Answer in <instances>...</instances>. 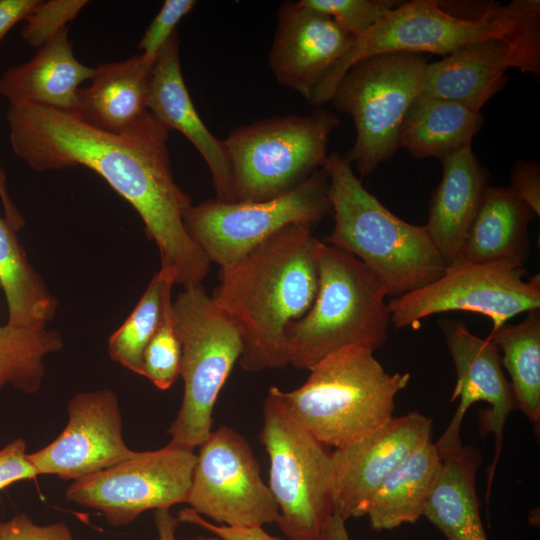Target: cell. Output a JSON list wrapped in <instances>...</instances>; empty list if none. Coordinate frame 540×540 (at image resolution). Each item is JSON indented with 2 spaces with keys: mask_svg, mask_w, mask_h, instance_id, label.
<instances>
[{
  "mask_svg": "<svg viewBox=\"0 0 540 540\" xmlns=\"http://www.w3.org/2000/svg\"><path fill=\"white\" fill-rule=\"evenodd\" d=\"M155 61L140 53L97 66L92 83L79 89L73 112L99 129L126 130L148 111Z\"/></svg>",
  "mask_w": 540,
  "mask_h": 540,
  "instance_id": "obj_22",
  "label": "cell"
},
{
  "mask_svg": "<svg viewBox=\"0 0 540 540\" xmlns=\"http://www.w3.org/2000/svg\"><path fill=\"white\" fill-rule=\"evenodd\" d=\"M259 440L269 457L268 487L288 540H319L334 514V466L329 447L287 410L271 387L262 407Z\"/></svg>",
  "mask_w": 540,
  "mask_h": 540,
  "instance_id": "obj_9",
  "label": "cell"
},
{
  "mask_svg": "<svg viewBox=\"0 0 540 540\" xmlns=\"http://www.w3.org/2000/svg\"><path fill=\"white\" fill-rule=\"evenodd\" d=\"M503 352L502 366L511 378L517 409L539 430L540 424V310L528 312L516 325H503L489 337Z\"/></svg>",
  "mask_w": 540,
  "mask_h": 540,
  "instance_id": "obj_29",
  "label": "cell"
},
{
  "mask_svg": "<svg viewBox=\"0 0 540 540\" xmlns=\"http://www.w3.org/2000/svg\"><path fill=\"white\" fill-rule=\"evenodd\" d=\"M26 447L24 439L16 438L0 449V490L38 476L27 458Z\"/></svg>",
  "mask_w": 540,
  "mask_h": 540,
  "instance_id": "obj_37",
  "label": "cell"
},
{
  "mask_svg": "<svg viewBox=\"0 0 540 540\" xmlns=\"http://www.w3.org/2000/svg\"><path fill=\"white\" fill-rule=\"evenodd\" d=\"M39 0H0V41L7 32L29 14Z\"/></svg>",
  "mask_w": 540,
  "mask_h": 540,
  "instance_id": "obj_40",
  "label": "cell"
},
{
  "mask_svg": "<svg viewBox=\"0 0 540 540\" xmlns=\"http://www.w3.org/2000/svg\"><path fill=\"white\" fill-rule=\"evenodd\" d=\"M448 351L456 370V384L451 401L459 400L449 425L435 442L438 449H446L461 443L460 430L468 409L476 402L484 401L489 408L479 413L480 433L492 434L495 452L488 470L486 501L498 460L502 452L506 421L517 409L510 382L503 373L501 355L494 342L471 333L460 321H439Z\"/></svg>",
  "mask_w": 540,
  "mask_h": 540,
  "instance_id": "obj_15",
  "label": "cell"
},
{
  "mask_svg": "<svg viewBox=\"0 0 540 540\" xmlns=\"http://www.w3.org/2000/svg\"><path fill=\"white\" fill-rule=\"evenodd\" d=\"M181 342V407L167 433L170 444L194 450L211 433L218 395L243 352L241 334L202 285L183 288L172 301Z\"/></svg>",
  "mask_w": 540,
  "mask_h": 540,
  "instance_id": "obj_8",
  "label": "cell"
},
{
  "mask_svg": "<svg viewBox=\"0 0 540 540\" xmlns=\"http://www.w3.org/2000/svg\"><path fill=\"white\" fill-rule=\"evenodd\" d=\"M154 523L158 535L157 540H176V530L180 522L170 513L169 509L155 510Z\"/></svg>",
  "mask_w": 540,
  "mask_h": 540,
  "instance_id": "obj_42",
  "label": "cell"
},
{
  "mask_svg": "<svg viewBox=\"0 0 540 540\" xmlns=\"http://www.w3.org/2000/svg\"><path fill=\"white\" fill-rule=\"evenodd\" d=\"M88 3L87 0H39L24 18L21 38L30 46L41 48L67 28L66 24L73 21Z\"/></svg>",
  "mask_w": 540,
  "mask_h": 540,
  "instance_id": "obj_34",
  "label": "cell"
},
{
  "mask_svg": "<svg viewBox=\"0 0 540 540\" xmlns=\"http://www.w3.org/2000/svg\"><path fill=\"white\" fill-rule=\"evenodd\" d=\"M523 264L458 259L432 283L392 298L387 303L390 323L396 329H417L431 315L467 311L490 318L495 331L516 315L540 308L539 274L525 281Z\"/></svg>",
  "mask_w": 540,
  "mask_h": 540,
  "instance_id": "obj_12",
  "label": "cell"
},
{
  "mask_svg": "<svg viewBox=\"0 0 540 540\" xmlns=\"http://www.w3.org/2000/svg\"><path fill=\"white\" fill-rule=\"evenodd\" d=\"M68 421L59 436L27 458L38 475L77 480L134 457L122 436V418L111 389L81 392L67 405Z\"/></svg>",
  "mask_w": 540,
  "mask_h": 540,
  "instance_id": "obj_16",
  "label": "cell"
},
{
  "mask_svg": "<svg viewBox=\"0 0 540 540\" xmlns=\"http://www.w3.org/2000/svg\"><path fill=\"white\" fill-rule=\"evenodd\" d=\"M335 113L316 108L308 115L277 116L237 127L223 140L233 202L282 196L321 169Z\"/></svg>",
  "mask_w": 540,
  "mask_h": 540,
  "instance_id": "obj_7",
  "label": "cell"
},
{
  "mask_svg": "<svg viewBox=\"0 0 540 540\" xmlns=\"http://www.w3.org/2000/svg\"><path fill=\"white\" fill-rule=\"evenodd\" d=\"M319 540H351L346 521L334 512L325 523Z\"/></svg>",
  "mask_w": 540,
  "mask_h": 540,
  "instance_id": "obj_43",
  "label": "cell"
},
{
  "mask_svg": "<svg viewBox=\"0 0 540 540\" xmlns=\"http://www.w3.org/2000/svg\"><path fill=\"white\" fill-rule=\"evenodd\" d=\"M177 31L160 50L153 68L148 111L168 130L183 134L209 167L215 199L232 203L230 168L223 140L199 116L186 87L180 64Z\"/></svg>",
  "mask_w": 540,
  "mask_h": 540,
  "instance_id": "obj_20",
  "label": "cell"
},
{
  "mask_svg": "<svg viewBox=\"0 0 540 540\" xmlns=\"http://www.w3.org/2000/svg\"><path fill=\"white\" fill-rule=\"evenodd\" d=\"M438 453L441 464L422 517L447 540H488L476 494V473L482 460L479 449L461 442Z\"/></svg>",
  "mask_w": 540,
  "mask_h": 540,
  "instance_id": "obj_24",
  "label": "cell"
},
{
  "mask_svg": "<svg viewBox=\"0 0 540 540\" xmlns=\"http://www.w3.org/2000/svg\"><path fill=\"white\" fill-rule=\"evenodd\" d=\"M94 72L95 68L82 64L74 56L65 28L29 61L2 74L0 94L8 102H30L73 111L80 84L92 79Z\"/></svg>",
  "mask_w": 540,
  "mask_h": 540,
  "instance_id": "obj_23",
  "label": "cell"
},
{
  "mask_svg": "<svg viewBox=\"0 0 540 540\" xmlns=\"http://www.w3.org/2000/svg\"><path fill=\"white\" fill-rule=\"evenodd\" d=\"M355 41V37L329 15L298 1H287L277 10L268 64L279 83L296 91L309 103Z\"/></svg>",
  "mask_w": 540,
  "mask_h": 540,
  "instance_id": "obj_18",
  "label": "cell"
},
{
  "mask_svg": "<svg viewBox=\"0 0 540 540\" xmlns=\"http://www.w3.org/2000/svg\"><path fill=\"white\" fill-rule=\"evenodd\" d=\"M63 345L61 334L46 326L0 325V392L10 385L26 394L37 393L45 375L44 358Z\"/></svg>",
  "mask_w": 540,
  "mask_h": 540,
  "instance_id": "obj_30",
  "label": "cell"
},
{
  "mask_svg": "<svg viewBox=\"0 0 540 540\" xmlns=\"http://www.w3.org/2000/svg\"><path fill=\"white\" fill-rule=\"evenodd\" d=\"M0 199L4 208V217L15 232L24 226V218L11 200L6 184L5 172L0 163Z\"/></svg>",
  "mask_w": 540,
  "mask_h": 540,
  "instance_id": "obj_41",
  "label": "cell"
},
{
  "mask_svg": "<svg viewBox=\"0 0 540 540\" xmlns=\"http://www.w3.org/2000/svg\"><path fill=\"white\" fill-rule=\"evenodd\" d=\"M539 75L515 48L499 39L469 43L442 60L428 63L420 95L449 100L480 112L507 84L506 71Z\"/></svg>",
  "mask_w": 540,
  "mask_h": 540,
  "instance_id": "obj_19",
  "label": "cell"
},
{
  "mask_svg": "<svg viewBox=\"0 0 540 540\" xmlns=\"http://www.w3.org/2000/svg\"><path fill=\"white\" fill-rule=\"evenodd\" d=\"M6 119L17 157L37 172L77 165L96 172L137 211L174 284L202 285L210 261L184 225L192 200L173 177L169 130L149 111L120 133L30 102L9 101Z\"/></svg>",
  "mask_w": 540,
  "mask_h": 540,
  "instance_id": "obj_1",
  "label": "cell"
},
{
  "mask_svg": "<svg viewBox=\"0 0 540 540\" xmlns=\"http://www.w3.org/2000/svg\"><path fill=\"white\" fill-rule=\"evenodd\" d=\"M373 353L361 345L345 347L312 367L300 387L271 389L322 444L336 449L357 442L394 417L395 397L411 377L388 373Z\"/></svg>",
  "mask_w": 540,
  "mask_h": 540,
  "instance_id": "obj_5",
  "label": "cell"
},
{
  "mask_svg": "<svg viewBox=\"0 0 540 540\" xmlns=\"http://www.w3.org/2000/svg\"><path fill=\"white\" fill-rule=\"evenodd\" d=\"M198 447L187 500L192 510L233 528L277 523L278 506L251 446L239 432L219 427Z\"/></svg>",
  "mask_w": 540,
  "mask_h": 540,
  "instance_id": "obj_14",
  "label": "cell"
},
{
  "mask_svg": "<svg viewBox=\"0 0 540 540\" xmlns=\"http://www.w3.org/2000/svg\"><path fill=\"white\" fill-rule=\"evenodd\" d=\"M0 540H74L71 529L64 522L39 525L26 513L0 521Z\"/></svg>",
  "mask_w": 540,
  "mask_h": 540,
  "instance_id": "obj_36",
  "label": "cell"
},
{
  "mask_svg": "<svg viewBox=\"0 0 540 540\" xmlns=\"http://www.w3.org/2000/svg\"><path fill=\"white\" fill-rule=\"evenodd\" d=\"M331 212L329 178L322 167L273 199L232 203L211 199L192 205L184 225L210 263L226 269L279 230L294 224L312 228Z\"/></svg>",
  "mask_w": 540,
  "mask_h": 540,
  "instance_id": "obj_11",
  "label": "cell"
},
{
  "mask_svg": "<svg viewBox=\"0 0 540 540\" xmlns=\"http://www.w3.org/2000/svg\"><path fill=\"white\" fill-rule=\"evenodd\" d=\"M499 39L521 53L540 72V1L513 0L489 4L476 17H459L436 0H412L389 11L336 64L309 104L329 102L346 73L358 60L383 53H432L447 56L476 41Z\"/></svg>",
  "mask_w": 540,
  "mask_h": 540,
  "instance_id": "obj_3",
  "label": "cell"
},
{
  "mask_svg": "<svg viewBox=\"0 0 540 540\" xmlns=\"http://www.w3.org/2000/svg\"><path fill=\"white\" fill-rule=\"evenodd\" d=\"M316 265L315 300L286 329L290 364L301 370L352 345L381 348L390 323L386 289L360 260L318 240Z\"/></svg>",
  "mask_w": 540,
  "mask_h": 540,
  "instance_id": "obj_6",
  "label": "cell"
},
{
  "mask_svg": "<svg viewBox=\"0 0 540 540\" xmlns=\"http://www.w3.org/2000/svg\"><path fill=\"white\" fill-rule=\"evenodd\" d=\"M443 174L430 203L424 225L447 265L461 257L471 224L488 187L489 173L472 146L440 160Z\"/></svg>",
  "mask_w": 540,
  "mask_h": 540,
  "instance_id": "obj_21",
  "label": "cell"
},
{
  "mask_svg": "<svg viewBox=\"0 0 540 540\" xmlns=\"http://www.w3.org/2000/svg\"><path fill=\"white\" fill-rule=\"evenodd\" d=\"M428 57L390 52L355 62L338 82L331 102L349 114L356 139L345 158L361 177L371 175L399 148L403 119L423 87Z\"/></svg>",
  "mask_w": 540,
  "mask_h": 540,
  "instance_id": "obj_10",
  "label": "cell"
},
{
  "mask_svg": "<svg viewBox=\"0 0 540 540\" xmlns=\"http://www.w3.org/2000/svg\"><path fill=\"white\" fill-rule=\"evenodd\" d=\"M323 168L335 220L325 243L360 260L393 298L444 274L448 265L424 226L410 224L388 210L366 190L345 156L331 153Z\"/></svg>",
  "mask_w": 540,
  "mask_h": 540,
  "instance_id": "obj_4",
  "label": "cell"
},
{
  "mask_svg": "<svg viewBox=\"0 0 540 540\" xmlns=\"http://www.w3.org/2000/svg\"><path fill=\"white\" fill-rule=\"evenodd\" d=\"M441 458L429 438L382 482L370 499L365 516L375 531L413 524L423 516L424 506Z\"/></svg>",
  "mask_w": 540,
  "mask_h": 540,
  "instance_id": "obj_27",
  "label": "cell"
},
{
  "mask_svg": "<svg viewBox=\"0 0 540 540\" xmlns=\"http://www.w3.org/2000/svg\"><path fill=\"white\" fill-rule=\"evenodd\" d=\"M0 286L7 306V324L46 326L55 316L58 301L30 264L16 232L0 214Z\"/></svg>",
  "mask_w": 540,
  "mask_h": 540,
  "instance_id": "obj_28",
  "label": "cell"
},
{
  "mask_svg": "<svg viewBox=\"0 0 540 540\" xmlns=\"http://www.w3.org/2000/svg\"><path fill=\"white\" fill-rule=\"evenodd\" d=\"M190 540H224V539L217 537L215 535H212V536H207V537H197Z\"/></svg>",
  "mask_w": 540,
  "mask_h": 540,
  "instance_id": "obj_44",
  "label": "cell"
},
{
  "mask_svg": "<svg viewBox=\"0 0 540 540\" xmlns=\"http://www.w3.org/2000/svg\"><path fill=\"white\" fill-rule=\"evenodd\" d=\"M534 216L511 187L488 186L459 259L476 263L513 259L524 263L529 252L528 225Z\"/></svg>",
  "mask_w": 540,
  "mask_h": 540,
  "instance_id": "obj_25",
  "label": "cell"
},
{
  "mask_svg": "<svg viewBox=\"0 0 540 540\" xmlns=\"http://www.w3.org/2000/svg\"><path fill=\"white\" fill-rule=\"evenodd\" d=\"M311 227L289 225L230 268L220 269L212 299L238 328L247 372L290 364L286 329L311 308L318 290Z\"/></svg>",
  "mask_w": 540,
  "mask_h": 540,
  "instance_id": "obj_2",
  "label": "cell"
},
{
  "mask_svg": "<svg viewBox=\"0 0 540 540\" xmlns=\"http://www.w3.org/2000/svg\"><path fill=\"white\" fill-rule=\"evenodd\" d=\"M197 455L168 443L75 480L70 502L100 511L114 527L126 526L147 510L187 503Z\"/></svg>",
  "mask_w": 540,
  "mask_h": 540,
  "instance_id": "obj_13",
  "label": "cell"
},
{
  "mask_svg": "<svg viewBox=\"0 0 540 540\" xmlns=\"http://www.w3.org/2000/svg\"><path fill=\"white\" fill-rule=\"evenodd\" d=\"M511 189L535 213L540 215L539 162L518 159L511 167Z\"/></svg>",
  "mask_w": 540,
  "mask_h": 540,
  "instance_id": "obj_38",
  "label": "cell"
},
{
  "mask_svg": "<svg viewBox=\"0 0 540 540\" xmlns=\"http://www.w3.org/2000/svg\"><path fill=\"white\" fill-rule=\"evenodd\" d=\"M483 117L457 102L418 95L399 131V148L414 158L439 160L470 147Z\"/></svg>",
  "mask_w": 540,
  "mask_h": 540,
  "instance_id": "obj_26",
  "label": "cell"
},
{
  "mask_svg": "<svg viewBox=\"0 0 540 540\" xmlns=\"http://www.w3.org/2000/svg\"><path fill=\"white\" fill-rule=\"evenodd\" d=\"M177 518L179 522L194 524L224 540H282L279 537L267 533L263 527L233 528L226 525L215 524L200 516L191 508L181 510Z\"/></svg>",
  "mask_w": 540,
  "mask_h": 540,
  "instance_id": "obj_39",
  "label": "cell"
},
{
  "mask_svg": "<svg viewBox=\"0 0 540 540\" xmlns=\"http://www.w3.org/2000/svg\"><path fill=\"white\" fill-rule=\"evenodd\" d=\"M301 5L329 15L355 39L365 35L401 1L395 0H300Z\"/></svg>",
  "mask_w": 540,
  "mask_h": 540,
  "instance_id": "obj_33",
  "label": "cell"
},
{
  "mask_svg": "<svg viewBox=\"0 0 540 540\" xmlns=\"http://www.w3.org/2000/svg\"><path fill=\"white\" fill-rule=\"evenodd\" d=\"M429 438L431 419L413 411L393 417L364 439L336 448L332 452L335 512L345 521L365 516L382 482Z\"/></svg>",
  "mask_w": 540,
  "mask_h": 540,
  "instance_id": "obj_17",
  "label": "cell"
},
{
  "mask_svg": "<svg viewBox=\"0 0 540 540\" xmlns=\"http://www.w3.org/2000/svg\"><path fill=\"white\" fill-rule=\"evenodd\" d=\"M169 279L173 281L170 275L159 269L133 311L108 340L110 357L138 375L142 374L145 348L161 318L164 289Z\"/></svg>",
  "mask_w": 540,
  "mask_h": 540,
  "instance_id": "obj_31",
  "label": "cell"
},
{
  "mask_svg": "<svg viewBox=\"0 0 540 540\" xmlns=\"http://www.w3.org/2000/svg\"><path fill=\"white\" fill-rule=\"evenodd\" d=\"M195 5L194 0H166L139 42L141 53L155 61L162 47L177 31V24Z\"/></svg>",
  "mask_w": 540,
  "mask_h": 540,
  "instance_id": "obj_35",
  "label": "cell"
},
{
  "mask_svg": "<svg viewBox=\"0 0 540 540\" xmlns=\"http://www.w3.org/2000/svg\"><path fill=\"white\" fill-rule=\"evenodd\" d=\"M169 279L165 285L163 305L158 327L143 353L142 376L160 390L169 389L180 374L181 342L172 318V288Z\"/></svg>",
  "mask_w": 540,
  "mask_h": 540,
  "instance_id": "obj_32",
  "label": "cell"
}]
</instances>
